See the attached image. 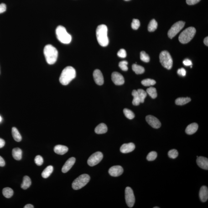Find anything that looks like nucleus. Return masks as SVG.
Here are the masks:
<instances>
[{
    "mask_svg": "<svg viewBox=\"0 0 208 208\" xmlns=\"http://www.w3.org/2000/svg\"><path fill=\"white\" fill-rule=\"evenodd\" d=\"M76 76V72L73 67H66L62 72L59 78V81L63 85H68Z\"/></svg>",
    "mask_w": 208,
    "mask_h": 208,
    "instance_id": "obj_1",
    "label": "nucleus"
},
{
    "mask_svg": "<svg viewBox=\"0 0 208 208\" xmlns=\"http://www.w3.org/2000/svg\"><path fill=\"white\" fill-rule=\"evenodd\" d=\"M96 36L98 42L100 46L106 47L109 44L108 37V28L105 24H101L98 26L96 30Z\"/></svg>",
    "mask_w": 208,
    "mask_h": 208,
    "instance_id": "obj_2",
    "label": "nucleus"
},
{
    "mask_svg": "<svg viewBox=\"0 0 208 208\" xmlns=\"http://www.w3.org/2000/svg\"><path fill=\"white\" fill-rule=\"evenodd\" d=\"M44 54L47 63L53 64L56 62L58 57V51L56 48L51 45L48 44L44 49Z\"/></svg>",
    "mask_w": 208,
    "mask_h": 208,
    "instance_id": "obj_3",
    "label": "nucleus"
},
{
    "mask_svg": "<svg viewBox=\"0 0 208 208\" xmlns=\"http://www.w3.org/2000/svg\"><path fill=\"white\" fill-rule=\"evenodd\" d=\"M57 38L61 43L65 44H69L72 40L71 36L67 32L64 27L59 26L56 30Z\"/></svg>",
    "mask_w": 208,
    "mask_h": 208,
    "instance_id": "obj_4",
    "label": "nucleus"
},
{
    "mask_svg": "<svg viewBox=\"0 0 208 208\" xmlns=\"http://www.w3.org/2000/svg\"><path fill=\"white\" fill-rule=\"evenodd\" d=\"M196 30L194 27H189L182 32L179 36V40L182 44L189 43L194 38L196 33Z\"/></svg>",
    "mask_w": 208,
    "mask_h": 208,
    "instance_id": "obj_5",
    "label": "nucleus"
},
{
    "mask_svg": "<svg viewBox=\"0 0 208 208\" xmlns=\"http://www.w3.org/2000/svg\"><path fill=\"white\" fill-rule=\"evenodd\" d=\"M90 177L87 174L81 175L75 180L72 183L73 189L75 190L81 189L89 182Z\"/></svg>",
    "mask_w": 208,
    "mask_h": 208,
    "instance_id": "obj_6",
    "label": "nucleus"
},
{
    "mask_svg": "<svg viewBox=\"0 0 208 208\" xmlns=\"http://www.w3.org/2000/svg\"><path fill=\"white\" fill-rule=\"evenodd\" d=\"M160 59L162 65L168 69H170L172 67L173 60L169 52L164 51L160 53Z\"/></svg>",
    "mask_w": 208,
    "mask_h": 208,
    "instance_id": "obj_7",
    "label": "nucleus"
},
{
    "mask_svg": "<svg viewBox=\"0 0 208 208\" xmlns=\"http://www.w3.org/2000/svg\"><path fill=\"white\" fill-rule=\"evenodd\" d=\"M185 23L182 21H179L175 23L168 31V35L170 39L175 36L184 28Z\"/></svg>",
    "mask_w": 208,
    "mask_h": 208,
    "instance_id": "obj_8",
    "label": "nucleus"
},
{
    "mask_svg": "<svg viewBox=\"0 0 208 208\" xmlns=\"http://www.w3.org/2000/svg\"><path fill=\"white\" fill-rule=\"evenodd\" d=\"M126 202L128 207H133L135 203V197L133 190L130 187H127L125 190Z\"/></svg>",
    "mask_w": 208,
    "mask_h": 208,
    "instance_id": "obj_9",
    "label": "nucleus"
},
{
    "mask_svg": "<svg viewBox=\"0 0 208 208\" xmlns=\"http://www.w3.org/2000/svg\"><path fill=\"white\" fill-rule=\"evenodd\" d=\"M103 158V154L101 152H98L93 153L88 160V164L91 167L94 166L100 163Z\"/></svg>",
    "mask_w": 208,
    "mask_h": 208,
    "instance_id": "obj_10",
    "label": "nucleus"
},
{
    "mask_svg": "<svg viewBox=\"0 0 208 208\" xmlns=\"http://www.w3.org/2000/svg\"><path fill=\"white\" fill-rule=\"evenodd\" d=\"M146 121L151 127L153 128L158 129L160 128L161 126L160 121L155 117L152 115H148L146 116Z\"/></svg>",
    "mask_w": 208,
    "mask_h": 208,
    "instance_id": "obj_11",
    "label": "nucleus"
},
{
    "mask_svg": "<svg viewBox=\"0 0 208 208\" xmlns=\"http://www.w3.org/2000/svg\"><path fill=\"white\" fill-rule=\"evenodd\" d=\"M111 79L114 83L116 85H121L125 83L124 78L120 73L117 72L113 73Z\"/></svg>",
    "mask_w": 208,
    "mask_h": 208,
    "instance_id": "obj_12",
    "label": "nucleus"
},
{
    "mask_svg": "<svg viewBox=\"0 0 208 208\" xmlns=\"http://www.w3.org/2000/svg\"><path fill=\"white\" fill-rule=\"evenodd\" d=\"M94 81L96 84L99 85H102L104 83V78L103 75L99 69H96L94 71L93 73Z\"/></svg>",
    "mask_w": 208,
    "mask_h": 208,
    "instance_id": "obj_13",
    "label": "nucleus"
},
{
    "mask_svg": "<svg viewBox=\"0 0 208 208\" xmlns=\"http://www.w3.org/2000/svg\"><path fill=\"white\" fill-rule=\"evenodd\" d=\"M108 172L111 176L117 177L122 174L123 172V169L120 166H114L110 168Z\"/></svg>",
    "mask_w": 208,
    "mask_h": 208,
    "instance_id": "obj_14",
    "label": "nucleus"
},
{
    "mask_svg": "<svg viewBox=\"0 0 208 208\" xmlns=\"http://www.w3.org/2000/svg\"><path fill=\"white\" fill-rule=\"evenodd\" d=\"M75 162L76 159L74 157H71V158H69L66 162L65 164L62 168V172L64 173L67 172L75 164Z\"/></svg>",
    "mask_w": 208,
    "mask_h": 208,
    "instance_id": "obj_15",
    "label": "nucleus"
},
{
    "mask_svg": "<svg viewBox=\"0 0 208 208\" xmlns=\"http://www.w3.org/2000/svg\"><path fill=\"white\" fill-rule=\"evenodd\" d=\"M197 163L200 168L203 169H208V159L206 157H198L197 159Z\"/></svg>",
    "mask_w": 208,
    "mask_h": 208,
    "instance_id": "obj_16",
    "label": "nucleus"
},
{
    "mask_svg": "<svg viewBox=\"0 0 208 208\" xmlns=\"http://www.w3.org/2000/svg\"><path fill=\"white\" fill-rule=\"evenodd\" d=\"M135 148V146L133 143H125L121 146L120 150L121 153H127L133 151L134 150Z\"/></svg>",
    "mask_w": 208,
    "mask_h": 208,
    "instance_id": "obj_17",
    "label": "nucleus"
},
{
    "mask_svg": "<svg viewBox=\"0 0 208 208\" xmlns=\"http://www.w3.org/2000/svg\"><path fill=\"white\" fill-rule=\"evenodd\" d=\"M199 197L200 200L203 202H205L208 199V189L205 186L202 187L199 192Z\"/></svg>",
    "mask_w": 208,
    "mask_h": 208,
    "instance_id": "obj_18",
    "label": "nucleus"
},
{
    "mask_svg": "<svg viewBox=\"0 0 208 208\" xmlns=\"http://www.w3.org/2000/svg\"><path fill=\"white\" fill-rule=\"evenodd\" d=\"M54 150L57 154L63 155L68 152V148L66 146L62 145H57L54 147Z\"/></svg>",
    "mask_w": 208,
    "mask_h": 208,
    "instance_id": "obj_19",
    "label": "nucleus"
},
{
    "mask_svg": "<svg viewBox=\"0 0 208 208\" xmlns=\"http://www.w3.org/2000/svg\"><path fill=\"white\" fill-rule=\"evenodd\" d=\"M198 125L197 124L194 123L190 124L186 128L185 132L188 135H192L195 133L198 130Z\"/></svg>",
    "mask_w": 208,
    "mask_h": 208,
    "instance_id": "obj_20",
    "label": "nucleus"
},
{
    "mask_svg": "<svg viewBox=\"0 0 208 208\" xmlns=\"http://www.w3.org/2000/svg\"><path fill=\"white\" fill-rule=\"evenodd\" d=\"M95 131L96 133L101 134L106 133L107 132L108 128L105 123H101L96 127Z\"/></svg>",
    "mask_w": 208,
    "mask_h": 208,
    "instance_id": "obj_21",
    "label": "nucleus"
},
{
    "mask_svg": "<svg viewBox=\"0 0 208 208\" xmlns=\"http://www.w3.org/2000/svg\"><path fill=\"white\" fill-rule=\"evenodd\" d=\"M22 151L20 148H14L12 151V155L14 159L20 160L22 158Z\"/></svg>",
    "mask_w": 208,
    "mask_h": 208,
    "instance_id": "obj_22",
    "label": "nucleus"
},
{
    "mask_svg": "<svg viewBox=\"0 0 208 208\" xmlns=\"http://www.w3.org/2000/svg\"><path fill=\"white\" fill-rule=\"evenodd\" d=\"M31 184V181L30 178L28 176L24 177L23 183L21 185V187L24 190H26L29 188Z\"/></svg>",
    "mask_w": 208,
    "mask_h": 208,
    "instance_id": "obj_23",
    "label": "nucleus"
},
{
    "mask_svg": "<svg viewBox=\"0 0 208 208\" xmlns=\"http://www.w3.org/2000/svg\"><path fill=\"white\" fill-rule=\"evenodd\" d=\"M12 137L17 142H20L21 141L22 137L18 130L16 127H13L12 130Z\"/></svg>",
    "mask_w": 208,
    "mask_h": 208,
    "instance_id": "obj_24",
    "label": "nucleus"
},
{
    "mask_svg": "<svg viewBox=\"0 0 208 208\" xmlns=\"http://www.w3.org/2000/svg\"><path fill=\"white\" fill-rule=\"evenodd\" d=\"M53 171V167L52 166H48L42 173V177L44 179H46L51 175Z\"/></svg>",
    "mask_w": 208,
    "mask_h": 208,
    "instance_id": "obj_25",
    "label": "nucleus"
},
{
    "mask_svg": "<svg viewBox=\"0 0 208 208\" xmlns=\"http://www.w3.org/2000/svg\"><path fill=\"white\" fill-rule=\"evenodd\" d=\"M132 69L137 75L143 73L145 72L144 68L141 66L135 64L132 65Z\"/></svg>",
    "mask_w": 208,
    "mask_h": 208,
    "instance_id": "obj_26",
    "label": "nucleus"
},
{
    "mask_svg": "<svg viewBox=\"0 0 208 208\" xmlns=\"http://www.w3.org/2000/svg\"><path fill=\"white\" fill-rule=\"evenodd\" d=\"M191 101L190 98H179L175 100V103L178 105H183Z\"/></svg>",
    "mask_w": 208,
    "mask_h": 208,
    "instance_id": "obj_27",
    "label": "nucleus"
},
{
    "mask_svg": "<svg viewBox=\"0 0 208 208\" xmlns=\"http://www.w3.org/2000/svg\"><path fill=\"white\" fill-rule=\"evenodd\" d=\"M132 96H133V99L132 103L135 106H138L141 103L139 97L138 92L136 90H134L132 93Z\"/></svg>",
    "mask_w": 208,
    "mask_h": 208,
    "instance_id": "obj_28",
    "label": "nucleus"
},
{
    "mask_svg": "<svg viewBox=\"0 0 208 208\" xmlns=\"http://www.w3.org/2000/svg\"><path fill=\"white\" fill-rule=\"evenodd\" d=\"M2 194L6 198H10L13 195L14 192L11 188L6 187L4 188L2 190Z\"/></svg>",
    "mask_w": 208,
    "mask_h": 208,
    "instance_id": "obj_29",
    "label": "nucleus"
},
{
    "mask_svg": "<svg viewBox=\"0 0 208 208\" xmlns=\"http://www.w3.org/2000/svg\"><path fill=\"white\" fill-rule=\"evenodd\" d=\"M158 23L155 19L152 20L148 26V30L149 32H153L157 29Z\"/></svg>",
    "mask_w": 208,
    "mask_h": 208,
    "instance_id": "obj_30",
    "label": "nucleus"
},
{
    "mask_svg": "<svg viewBox=\"0 0 208 208\" xmlns=\"http://www.w3.org/2000/svg\"><path fill=\"white\" fill-rule=\"evenodd\" d=\"M147 93L153 99H155L157 97V90H156L155 88L153 87H151L147 89Z\"/></svg>",
    "mask_w": 208,
    "mask_h": 208,
    "instance_id": "obj_31",
    "label": "nucleus"
},
{
    "mask_svg": "<svg viewBox=\"0 0 208 208\" xmlns=\"http://www.w3.org/2000/svg\"><path fill=\"white\" fill-rule=\"evenodd\" d=\"M139 97L141 103H143L144 102L145 98L147 96V93L142 89H138L137 90Z\"/></svg>",
    "mask_w": 208,
    "mask_h": 208,
    "instance_id": "obj_32",
    "label": "nucleus"
},
{
    "mask_svg": "<svg viewBox=\"0 0 208 208\" xmlns=\"http://www.w3.org/2000/svg\"><path fill=\"white\" fill-rule=\"evenodd\" d=\"M124 114L127 118L130 120L133 119L134 118L135 115L133 111L128 109L125 108L123 110Z\"/></svg>",
    "mask_w": 208,
    "mask_h": 208,
    "instance_id": "obj_33",
    "label": "nucleus"
},
{
    "mask_svg": "<svg viewBox=\"0 0 208 208\" xmlns=\"http://www.w3.org/2000/svg\"><path fill=\"white\" fill-rule=\"evenodd\" d=\"M142 85L145 86H149L154 85L156 84V81L154 80L150 79H147L143 80L142 81Z\"/></svg>",
    "mask_w": 208,
    "mask_h": 208,
    "instance_id": "obj_34",
    "label": "nucleus"
},
{
    "mask_svg": "<svg viewBox=\"0 0 208 208\" xmlns=\"http://www.w3.org/2000/svg\"><path fill=\"white\" fill-rule=\"evenodd\" d=\"M140 59L142 61L145 63L149 62L150 60L149 55L144 51H142L140 53Z\"/></svg>",
    "mask_w": 208,
    "mask_h": 208,
    "instance_id": "obj_35",
    "label": "nucleus"
},
{
    "mask_svg": "<svg viewBox=\"0 0 208 208\" xmlns=\"http://www.w3.org/2000/svg\"><path fill=\"white\" fill-rule=\"evenodd\" d=\"M157 157V152H154V151H152L148 153L147 157V159L149 161H152L155 160Z\"/></svg>",
    "mask_w": 208,
    "mask_h": 208,
    "instance_id": "obj_36",
    "label": "nucleus"
},
{
    "mask_svg": "<svg viewBox=\"0 0 208 208\" xmlns=\"http://www.w3.org/2000/svg\"><path fill=\"white\" fill-rule=\"evenodd\" d=\"M179 155V153H178L177 150L175 149H173L172 150H170L168 152V157L170 158L175 159Z\"/></svg>",
    "mask_w": 208,
    "mask_h": 208,
    "instance_id": "obj_37",
    "label": "nucleus"
},
{
    "mask_svg": "<svg viewBox=\"0 0 208 208\" xmlns=\"http://www.w3.org/2000/svg\"><path fill=\"white\" fill-rule=\"evenodd\" d=\"M128 64V62L126 61H123L120 62L119 64V66L121 70L123 71H127L128 70V67L127 65Z\"/></svg>",
    "mask_w": 208,
    "mask_h": 208,
    "instance_id": "obj_38",
    "label": "nucleus"
},
{
    "mask_svg": "<svg viewBox=\"0 0 208 208\" xmlns=\"http://www.w3.org/2000/svg\"><path fill=\"white\" fill-rule=\"evenodd\" d=\"M140 25V23L139 20L137 19H133L132 23V29L134 30L138 29Z\"/></svg>",
    "mask_w": 208,
    "mask_h": 208,
    "instance_id": "obj_39",
    "label": "nucleus"
},
{
    "mask_svg": "<svg viewBox=\"0 0 208 208\" xmlns=\"http://www.w3.org/2000/svg\"><path fill=\"white\" fill-rule=\"evenodd\" d=\"M36 164L38 166H41L43 163V157L40 155L36 156L34 159Z\"/></svg>",
    "mask_w": 208,
    "mask_h": 208,
    "instance_id": "obj_40",
    "label": "nucleus"
},
{
    "mask_svg": "<svg viewBox=\"0 0 208 208\" xmlns=\"http://www.w3.org/2000/svg\"><path fill=\"white\" fill-rule=\"evenodd\" d=\"M118 56L121 58H125L127 57V53L125 49H121L117 53Z\"/></svg>",
    "mask_w": 208,
    "mask_h": 208,
    "instance_id": "obj_41",
    "label": "nucleus"
},
{
    "mask_svg": "<svg viewBox=\"0 0 208 208\" xmlns=\"http://www.w3.org/2000/svg\"><path fill=\"white\" fill-rule=\"evenodd\" d=\"M177 73L178 75L181 76H185L186 74V71L185 69L184 68L178 69L177 71Z\"/></svg>",
    "mask_w": 208,
    "mask_h": 208,
    "instance_id": "obj_42",
    "label": "nucleus"
},
{
    "mask_svg": "<svg viewBox=\"0 0 208 208\" xmlns=\"http://www.w3.org/2000/svg\"><path fill=\"white\" fill-rule=\"evenodd\" d=\"M200 1V0H186V2L189 5H193L196 4Z\"/></svg>",
    "mask_w": 208,
    "mask_h": 208,
    "instance_id": "obj_43",
    "label": "nucleus"
},
{
    "mask_svg": "<svg viewBox=\"0 0 208 208\" xmlns=\"http://www.w3.org/2000/svg\"><path fill=\"white\" fill-rule=\"evenodd\" d=\"M6 10V6L5 4L2 3L0 4V14L5 12Z\"/></svg>",
    "mask_w": 208,
    "mask_h": 208,
    "instance_id": "obj_44",
    "label": "nucleus"
},
{
    "mask_svg": "<svg viewBox=\"0 0 208 208\" xmlns=\"http://www.w3.org/2000/svg\"><path fill=\"white\" fill-rule=\"evenodd\" d=\"M183 64L186 66H189L192 65V62L191 61L190 59H185L183 62Z\"/></svg>",
    "mask_w": 208,
    "mask_h": 208,
    "instance_id": "obj_45",
    "label": "nucleus"
},
{
    "mask_svg": "<svg viewBox=\"0 0 208 208\" xmlns=\"http://www.w3.org/2000/svg\"><path fill=\"white\" fill-rule=\"evenodd\" d=\"M5 165V162L3 158L0 156V167H4Z\"/></svg>",
    "mask_w": 208,
    "mask_h": 208,
    "instance_id": "obj_46",
    "label": "nucleus"
},
{
    "mask_svg": "<svg viewBox=\"0 0 208 208\" xmlns=\"http://www.w3.org/2000/svg\"><path fill=\"white\" fill-rule=\"evenodd\" d=\"M5 145V142L3 139L0 138V148L4 147Z\"/></svg>",
    "mask_w": 208,
    "mask_h": 208,
    "instance_id": "obj_47",
    "label": "nucleus"
},
{
    "mask_svg": "<svg viewBox=\"0 0 208 208\" xmlns=\"http://www.w3.org/2000/svg\"><path fill=\"white\" fill-rule=\"evenodd\" d=\"M204 43L207 46H208V37H207L204 39Z\"/></svg>",
    "mask_w": 208,
    "mask_h": 208,
    "instance_id": "obj_48",
    "label": "nucleus"
},
{
    "mask_svg": "<svg viewBox=\"0 0 208 208\" xmlns=\"http://www.w3.org/2000/svg\"><path fill=\"white\" fill-rule=\"evenodd\" d=\"M34 206L33 205H31V204H27V205H25L24 206V208H34Z\"/></svg>",
    "mask_w": 208,
    "mask_h": 208,
    "instance_id": "obj_49",
    "label": "nucleus"
},
{
    "mask_svg": "<svg viewBox=\"0 0 208 208\" xmlns=\"http://www.w3.org/2000/svg\"><path fill=\"white\" fill-rule=\"evenodd\" d=\"M2 117H1V116H0V122H1V121H2Z\"/></svg>",
    "mask_w": 208,
    "mask_h": 208,
    "instance_id": "obj_50",
    "label": "nucleus"
},
{
    "mask_svg": "<svg viewBox=\"0 0 208 208\" xmlns=\"http://www.w3.org/2000/svg\"><path fill=\"white\" fill-rule=\"evenodd\" d=\"M153 208H159L160 207H153Z\"/></svg>",
    "mask_w": 208,
    "mask_h": 208,
    "instance_id": "obj_51",
    "label": "nucleus"
},
{
    "mask_svg": "<svg viewBox=\"0 0 208 208\" xmlns=\"http://www.w3.org/2000/svg\"><path fill=\"white\" fill-rule=\"evenodd\" d=\"M125 1H130V0H125Z\"/></svg>",
    "mask_w": 208,
    "mask_h": 208,
    "instance_id": "obj_52",
    "label": "nucleus"
}]
</instances>
